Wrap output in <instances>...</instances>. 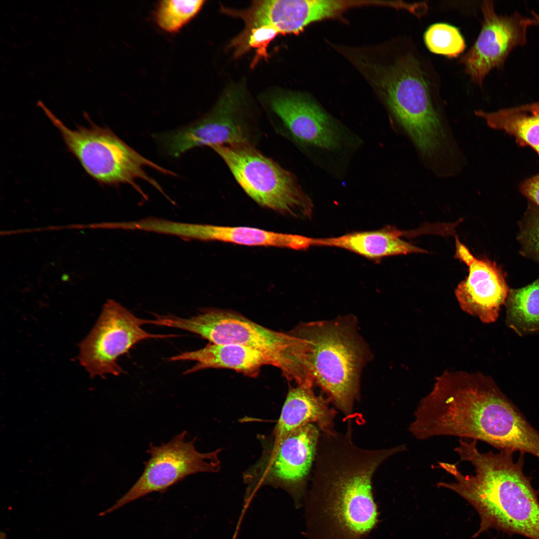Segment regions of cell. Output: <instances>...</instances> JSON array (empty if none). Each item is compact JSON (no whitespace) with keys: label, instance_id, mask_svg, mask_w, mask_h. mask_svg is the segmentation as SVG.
I'll return each instance as SVG.
<instances>
[{"label":"cell","instance_id":"cell-1","mask_svg":"<svg viewBox=\"0 0 539 539\" xmlns=\"http://www.w3.org/2000/svg\"><path fill=\"white\" fill-rule=\"evenodd\" d=\"M351 427L320 434L303 504L308 539H366L380 523L372 478L384 461L406 448L359 447Z\"/></svg>","mask_w":539,"mask_h":539},{"label":"cell","instance_id":"cell-2","mask_svg":"<svg viewBox=\"0 0 539 539\" xmlns=\"http://www.w3.org/2000/svg\"><path fill=\"white\" fill-rule=\"evenodd\" d=\"M455 452L473 465L474 473L465 475L456 464L443 462L441 468L454 481L437 486L457 493L475 509L481 522L475 537L496 529L539 539L538 492L524 472V453L515 462L511 451L481 453L476 440L463 439Z\"/></svg>","mask_w":539,"mask_h":539},{"label":"cell","instance_id":"cell-3","mask_svg":"<svg viewBox=\"0 0 539 539\" xmlns=\"http://www.w3.org/2000/svg\"><path fill=\"white\" fill-rule=\"evenodd\" d=\"M501 392L481 373L445 371L420 401L408 431L418 440L454 436L485 442Z\"/></svg>","mask_w":539,"mask_h":539},{"label":"cell","instance_id":"cell-4","mask_svg":"<svg viewBox=\"0 0 539 539\" xmlns=\"http://www.w3.org/2000/svg\"><path fill=\"white\" fill-rule=\"evenodd\" d=\"M162 324L198 334L210 343L253 350L262 355L267 365L278 369L287 380L297 385L314 386L309 343L289 332L273 330L236 311L214 308L204 309L189 318L165 315Z\"/></svg>","mask_w":539,"mask_h":539},{"label":"cell","instance_id":"cell-5","mask_svg":"<svg viewBox=\"0 0 539 539\" xmlns=\"http://www.w3.org/2000/svg\"><path fill=\"white\" fill-rule=\"evenodd\" d=\"M290 333L307 340L314 386L347 417L359 399L362 370L371 359L351 315L299 323Z\"/></svg>","mask_w":539,"mask_h":539},{"label":"cell","instance_id":"cell-6","mask_svg":"<svg viewBox=\"0 0 539 539\" xmlns=\"http://www.w3.org/2000/svg\"><path fill=\"white\" fill-rule=\"evenodd\" d=\"M38 106L60 132L71 152L85 171L100 184L116 186L128 184L146 198L135 180L147 181L167 197L159 183L144 170L149 166L163 174L172 172L142 156L120 139L108 127H99L87 118L90 127L68 128L40 101Z\"/></svg>","mask_w":539,"mask_h":539},{"label":"cell","instance_id":"cell-7","mask_svg":"<svg viewBox=\"0 0 539 539\" xmlns=\"http://www.w3.org/2000/svg\"><path fill=\"white\" fill-rule=\"evenodd\" d=\"M381 85L392 113L419 151L435 156L445 133L431 84L419 60L410 54L398 59L385 71Z\"/></svg>","mask_w":539,"mask_h":539},{"label":"cell","instance_id":"cell-8","mask_svg":"<svg viewBox=\"0 0 539 539\" xmlns=\"http://www.w3.org/2000/svg\"><path fill=\"white\" fill-rule=\"evenodd\" d=\"M211 148L222 158L245 193L259 205L284 216L302 219L311 216L312 201L295 176L251 143Z\"/></svg>","mask_w":539,"mask_h":539},{"label":"cell","instance_id":"cell-9","mask_svg":"<svg viewBox=\"0 0 539 539\" xmlns=\"http://www.w3.org/2000/svg\"><path fill=\"white\" fill-rule=\"evenodd\" d=\"M320 434L316 425L307 424L273 439L259 461L244 476L247 489L242 516L257 491L265 485L287 492L296 509L303 506Z\"/></svg>","mask_w":539,"mask_h":539},{"label":"cell","instance_id":"cell-10","mask_svg":"<svg viewBox=\"0 0 539 539\" xmlns=\"http://www.w3.org/2000/svg\"><path fill=\"white\" fill-rule=\"evenodd\" d=\"M147 324H152V320L139 318L117 302L107 300L92 330L79 344L81 364L93 378L119 376L125 372L117 360L134 345L149 338L179 336L149 333L142 327Z\"/></svg>","mask_w":539,"mask_h":539},{"label":"cell","instance_id":"cell-11","mask_svg":"<svg viewBox=\"0 0 539 539\" xmlns=\"http://www.w3.org/2000/svg\"><path fill=\"white\" fill-rule=\"evenodd\" d=\"M187 432L176 435L160 445L150 443L149 459L143 471L129 490L101 516L153 492H164L186 477L201 472H216L220 468V449L208 453L199 452L196 439L186 440Z\"/></svg>","mask_w":539,"mask_h":539},{"label":"cell","instance_id":"cell-12","mask_svg":"<svg viewBox=\"0 0 539 539\" xmlns=\"http://www.w3.org/2000/svg\"><path fill=\"white\" fill-rule=\"evenodd\" d=\"M242 96L237 89L228 90L208 115L183 128L155 135L157 141L175 157L198 146L251 143L250 125L241 115Z\"/></svg>","mask_w":539,"mask_h":539},{"label":"cell","instance_id":"cell-13","mask_svg":"<svg viewBox=\"0 0 539 539\" xmlns=\"http://www.w3.org/2000/svg\"><path fill=\"white\" fill-rule=\"evenodd\" d=\"M481 8L483 21L480 33L460 62L472 80L482 87L491 70L502 67L515 47L526 44L528 29L537 25V22L518 12L498 14L492 1H484Z\"/></svg>","mask_w":539,"mask_h":539},{"label":"cell","instance_id":"cell-14","mask_svg":"<svg viewBox=\"0 0 539 539\" xmlns=\"http://www.w3.org/2000/svg\"><path fill=\"white\" fill-rule=\"evenodd\" d=\"M455 257L469 268L468 276L455 289L460 307L483 322H495L509 292L501 270L492 261L475 257L458 239Z\"/></svg>","mask_w":539,"mask_h":539},{"label":"cell","instance_id":"cell-15","mask_svg":"<svg viewBox=\"0 0 539 539\" xmlns=\"http://www.w3.org/2000/svg\"><path fill=\"white\" fill-rule=\"evenodd\" d=\"M349 5L339 0H267L254 1L242 10H222L241 18L246 27L268 25L285 34L299 32L309 23L335 16Z\"/></svg>","mask_w":539,"mask_h":539},{"label":"cell","instance_id":"cell-16","mask_svg":"<svg viewBox=\"0 0 539 539\" xmlns=\"http://www.w3.org/2000/svg\"><path fill=\"white\" fill-rule=\"evenodd\" d=\"M271 108L296 139L327 149L337 147L340 135L331 117L317 104L299 94L275 97Z\"/></svg>","mask_w":539,"mask_h":539},{"label":"cell","instance_id":"cell-17","mask_svg":"<svg viewBox=\"0 0 539 539\" xmlns=\"http://www.w3.org/2000/svg\"><path fill=\"white\" fill-rule=\"evenodd\" d=\"M329 402L328 398L316 395L313 387H290L273 431L274 439L284 437L307 424H315L321 432H333L335 411L329 407Z\"/></svg>","mask_w":539,"mask_h":539},{"label":"cell","instance_id":"cell-18","mask_svg":"<svg viewBox=\"0 0 539 539\" xmlns=\"http://www.w3.org/2000/svg\"><path fill=\"white\" fill-rule=\"evenodd\" d=\"M405 232L395 228L357 232L336 237L312 238V246H327L343 249L372 259L424 253L427 251L402 239Z\"/></svg>","mask_w":539,"mask_h":539},{"label":"cell","instance_id":"cell-19","mask_svg":"<svg viewBox=\"0 0 539 539\" xmlns=\"http://www.w3.org/2000/svg\"><path fill=\"white\" fill-rule=\"evenodd\" d=\"M171 361L190 360L196 362L183 374H188L209 368H224L235 370L250 377H256L262 367L267 365L259 353L248 348L235 344L210 343L194 351L182 352L170 357Z\"/></svg>","mask_w":539,"mask_h":539},{"label":"cell","instance_id":"cell-20","mask_svg":"<svg viewBox=\"0 0 539 539\" xmlns=\"http://www.w3.org/2000/svg\"><path fill=\"white\" fill-rule=\"evenodd\" d=\"M193 238L247 246L270 247L296 250L310 247V238L247 226L194 225Z\"/></svg>","mask_w":539,"mask_h":539},{"label":"cell","instance_id":"cell-21","mask_svg":"<svg viewBox=\"0 0 539 539\" xmlns=\"http://www.w3.org/2000/svg\"><path fill=\"white\" fill-rule=\"evenodd\" d=\"M475 113L491 127L514 136L520 145L531 147L539 156V112L520 111L513 107L492 112L478 110Z\"/></svg>","mask_w":539,"mask_h":539},{"label":"cell","instance_id":"cell-22","mask_svg":"<svg viewBox=\"0 0 539 539\" xmlns=\"http://www.w3.org/2000/svg\"><path fill=\"white\" fill-rule=\"evenodd\" d=\"M507 324L519 335L539 331V278L510 290L507 298Z\"/></svg>","mask_w":539,"mask_h":539},{"label":"cell","instance_id":"cell-23","mask_svg":"<svg viewBox=\"0 0 539 539\" xmlns=\"http://www.w3.org/2000/svg\"><path fill=\"white\" fill-rule=\"evenodd\" d=\"M205 0H164L159 2L155 12V19L165 31H179L199 12Z\"/></svg>","mask_w":539,"mask_h":539},{"label":"cell","instance_id":"cell-24","mask_svg":"<svg viewBox=\"0 0 539 539\" xmlns=\"http://www.w3.org/2000/svg\"><path fill=\"white\" fill-rule=\"evenodd\" d=\"M424 39L431 52L450 58L458 57L466 48L464 39L459 30L447 23L431 25L424 34Z\"/></svg>","mask_w":539,"mask_h":539},{"label":"cell","instance_id":"cell-25","mask_svg":"<svg viewBox=\"0 0 539 539\" xmlns=\"http://www.w3.org/2000/svg\"><path fill=\"white\" fill-rule=\"evenodd\" d=\"M279 34L273 28L265 25L246 27L244 30L230 43L235 48V56H240L251 48L256 49L252 63L255 66L262 58L269 57L267 49L270 42Z\"/></svg>","mask_w":539,"mask_h":539},{"label":"cell","instance_id":"cell-26","mask_svg":"<svg viewBox=\"0 0 539 539\" xmlns=\"http://www.w3.org/2000/svg\"><path fill=\"white\" fill-rule=\"evenodd\" d=\"M520 239L527 253L539 262V212H534L527 218Z\"/></svg>","mask_w":539,"mask_h":539},{"label":"cell","instance_id":"cell-27","mask_svg":"<svg viewBox=\"0 0 539 539\" xmlns=\"http://www.w3.org/2000/svg\"><path fill=\"white\" fill-rule=\"evenodd\" d=\"M520 189L524 196L539 207V173L523 181Z\"/></svg>","mask_w":539,"mask_h":539},{"label":"cell","instance_id":"cell-28","mask_svg":"<svg viewBox=\"0 0 539 539\" xmlns=\"http://www.w3.org/2000/svg\"><path fill=\"white\" fill-rule=\"evenodd\" d=\"M516 108L520 111L539 112V102L521 105Z\"/></svg>","mask_w":539,"mask_h":539},{"label":"cell","instance_id":"cell-29","mask_svg":"<svg viewBox=\"0 0 539 539\" xmlns=\"http://www.w3.org/2000/svg\"><path fill=\"white\" fill-rule=\"evenodd\" d=\"M0 539H6V536L4 533L1 532Z\"/></svg>","mask_w":539,"mask_h":539},{"label":"cell","instance_id":"cell-30","mask_svg":"<svg viewBox=\"0 0 539 539\" xmlns=\"http://www.w3.org/2000/svg\"><path fill=\"white\" fill-rule=\"evenodd\" d=\"M539 17H538V18H539ZM538 18H537V20H538ZM537 22H538V21H537Z\"/></svg>","mask_w":539,"mask_h":539}]
</instances>
